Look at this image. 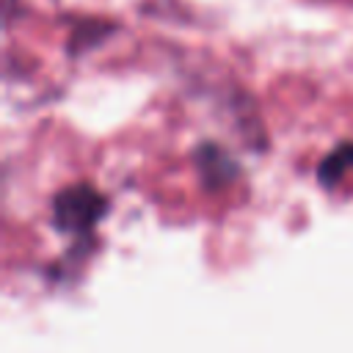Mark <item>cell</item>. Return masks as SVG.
I'll return each mask as SVG.
<instances>
[{
  "mask_svg": "<svg viewBox=\"0 0 353 353\" xmlns=\"http://www.w3.org/2000/svg\"><path fill=\"white\" fill-rule=\"evenodd\" d=\"M105 210H108V204H105L102 193L94 185H85V182L61 190L55 196V204H52L55 223L63 232H74V234L88 232Z\"/></svg>",
  "mask_w": 353,
  "mask_h": 353,
  "instance_id": "obj_1",
  "label": "cell"
},
{
  "mask_svg": "<svg viewBox=\"0 0 353 353\" xmlns=\"http://www.w3.org/2000/svg\"><path fill=\"white\" fill-rule=\"evenodd\" d=\"M350 168H353V141L336 146V149L320 163L317 176H320L323 185H334V182H339Z\"/></svg>",
  "mask_w": 353,
  "mask_h": 353,
  "instance_id": "obj_2",
  "label": "cell"
}]
</instances>
